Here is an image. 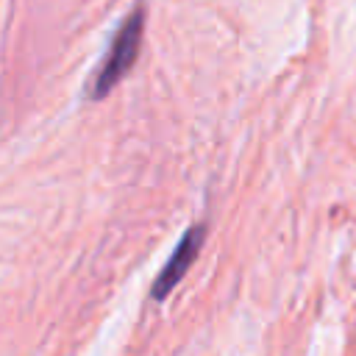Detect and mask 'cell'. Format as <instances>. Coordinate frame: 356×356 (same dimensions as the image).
Segmentation results:
<instances>
[{"label":"cell","mask_w":356,"mask_h":356,"mask_svg":"<svg viewBox=\"0 0 356 356\" xmlns=\"http://www.w3.org/2000/svg\"><path fill=\"white\" fill-rule=\"evenodd\" d=\"M142 33H145V8H134L122 19V25L117 28V33H114V39L108 44V53H106V58L100 61V67L95 72V81L89 86V95L95 100L106 97L131 72V67L139 58Z\"/></svg>","instance_id":"cell-1"},{"label":"cell","mask_w":356,"mask_h":356,"mask_svg":"<svg viewBox=\"0 0 356 356\" xmlns=\"http://www.w3.org/2000/svg\"><path fill=\"white\" fill-rule=\"evenodd\" d=\"M203 242H206V225L203 222H195V225H189L184 231V236L178 239V245L172 248L170 259L164 261V267L159 270V275L153 281V289H150V298L153 300H164L181 284V278L189 273V267L200 256Z\"/></svg>","instance_id":"cell-2"}]
</instances>
